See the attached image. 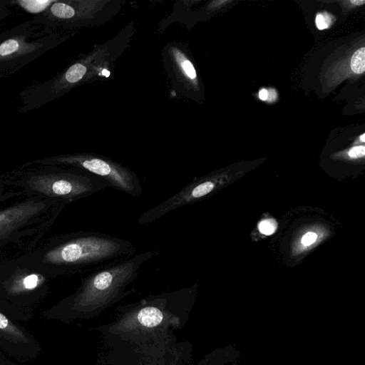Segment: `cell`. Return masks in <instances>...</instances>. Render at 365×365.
Instances as JSON below:
<instances>
[{"label":"cell","instance_id":"6da1fadb","mask_svg":"<svg viewBox=\"0 0 365 365\" xmlns=\"http://www.w3.org/2000/svg\"><path fill=\"white\" fill-rule=\"evenodd\" d=\"M135 251L127 240L100 232L76 231L43 239L35 249L21 256L52 279L90 273L127 259Z\"/></svg>","mask_w":365,"mask_h":365},{"label":"cell","instance_id":"7a4b0ae2","mask_svg":"<svg viewBox=\"0 0 365 365\" xmlns=\"http://www.w3.org/2000/svg\"><path fill=\"white\" fill-rule=\"evenodd\" d=\"M67 205L26 195L0 175V257L32 251L43 240Z\"/></svg>","mask_w":365,"mask_h":365},{"label":"cell","instance_id":"3957f363","mask_svg":"<svg viewBox=\"0 0 365 365\" xmlns=\"http://www.w3.org/2000/svg\"><path fill=\"white\" fill-rule=\"evenodd\" d=\"M6 174L9 182L22 190L26 195L66 205L108 187L95 175L61 165H21Z\"/></svg>","mask_w":365,"mask_h":365},{"label":"cell","instance_id":"277c9868","mask_svg":"<svg viewBox=\"0 0 365 365\" xmlns=\"http://www.w3.org/2000/svg\"><path fill=\"white\" fill-rule=\"evenodd\" d=\"M156 253L151 250L134 255L90 272L69 297L71 309L79 314L93 315L116 302L130 293L125 291L126 287L138 278L141 266Z\"/></svg>","mask_w":365,"mask_h":365},{"label":"cell","instance_id":"5b68a950","mask_svg":"<svg viewBox=\"0 0 365 365\" xmlns=\"http://www.w3.org/2000/svg\"><path fill=\"white\" fill-rule=\"evenodd\" d=\"M62 31H48L34 19L0 33V78H7L68 38Z\"/></svg>","mask_w":365,"mask_h":365},{"label":"cell","instance_id":"8992f818","mask_svg":"<svg viewBox=\"0 0 365 365\" xmlns=\"http://www.w3.org/2000/svg\"><path fill=\"white\" fill-rule=\"evenodd\" d=\"M45 165L71 167L85 170L103 180L108 187L133 197H139L143 187L139 177L128 168L91 153H69L53 155L27 162L23 165Z\"/></svg>","mask_w":365,"mask_h":365},{"label":"cell","instance_id":"52a82bcc","mask_svg":"<svg viewBox=\"0 0 365 365\" xmlns=\"http://www.w3.org/2000/svg\"><path fill=\"white\" fill-rule=\"evenodd\" d=\"M51 277L32 267L23 257H0V293L10 298H19L46 290Z\"/></svg>","mask_w":365,"mask_h":365},{"label":"cell","instance_id":"ba28073f","mask_svg":"<svg viewBox=\"0 0 365 365\" xmlns=\"http://www.w3.org/2000/svg\"><path fill=\"white\" fill-rule=\"evenodd\" d=\"M177 66L182 76L188 81L196 83L197 73L192 62L179 49L174 48L172 51Z\"/></svg>","mask_w":365,"mask_h":365},{"label":"cell","instance_id":"9c48e42d","mask_svg":"<svg viewBox=\"0 0 365 365\" xmlns=\"http://www.w3.org/2000/svg\"><path fill=\"white\" fill-rule=\"evenodd\" d=\"M54 0H35V1H26V0H11V6L18 5L24 10L29 13L36 14L38 15L46 10Z\"/></svg>","mask_w":365,"mask_h":365},{"label":"cell","instance_id":"30bf717a","mask_svg":"<svg viewBox=\"0 0 365 365\" xmlns=\"http://www.w3.org/2000/svg\"><path fill=\"white\" fill-rule=\"evenodd\" d=\"M0 330L16 338L18 340L26 342V339L24 334L14 324L0 312Z\"/></svg>","mask_w":365,"mask_h":365},{"label":"cell","instance_id":"8fae6325","mask_svg":"<svg viewBox=\"0 0 365 365\" xmlns=\"http://www.w3.org/2000/svg\"><path fill=\"white\" fill-rule=\"evenodd\" d=\"M351 68L356 73H363L365 71V48L357 49L351 58Z\"/></svg>","mask_w":365,"mask_h":365},{"label":"cell","instance_id":"7c38bea8","mask_svg":"<svg viewBox=\"0 0 365 365\" xmlns=\"http://www.w3.org/2000/svg\"><path fill=\"white\" fill-rule=\"evenodd\" d=\"M277 227V223L274 219L263 220L258 225L259 232L266 235L273 234L275 232Z\"/></svg>","mask_w":365,"mask_h":365},{"label":"cell","instance_id":"4fadbf2b","mask_svg":"<svg viewBox=\"0 0 365 365\" xmlns=\"http://www.w3.org/2000/svg\"><path fill=\"white\" fill-rule=\"evenodd\" d=\"M315 22L319 30L327 29L331 24V15L327 12L318 13L316 16Z\"/></svg>","mask_w":365,"mask_h":365},{"label":"cell","instance_id":"5bb4252c","mask_svg":"<svg viewBox=\"0 0 365 365\" xmlns=\"http://www.w3.org/2000/svg\"><path fill=\"white\" fill-rule=\"evenodd\" d=\"M11 0H0V24L11 14Z\"/></svg>","mask_w":365,"mask_h":365},{"label":"cell","instance_id":"9a60e30c","mask_svg":"<svg viewBox=\"0 0 365 365\" xmlns=\"http://www.w3.org/2000/svg\"><path fill=\"white\" fill-rule=\"evenodd\" d=\"M364 155L365 147L364 145L354 147L349 152V155L352 158H361L364 157Z\"/></svg>","mask_w":365,"mask_h":365},{"label":"cell","instance_id":"2e32d148","mask_svg":"<svg viewBox=\"0 0 365 365\" xmlns=\"http://www.w3.org/2000/svg\"><path fill=\"white\" fill-rule=\"evenodd\" d=\"M317 239V235L314 232H307L306 233L302 239V243L304 246H308L315 242Z\"/></svg>","mask_w":365,"mask_h":365},{"label":"cell","instance_id":"e0dca14e","mask_svg":"<svg viewBox=\"0 0 365 365\" xmlns=\"http://www.w3.org/2000/svg\"><path fill=\"white\" fill-rule=\"evenodd\" d=\"M268 91L267 90L263 88L260 90L259 92V98L262 101H266L268 98Z\"/></svg>","mask_w":365,"mask_h":365},{"label":"cell","instance_id":"ac0fdd59","mask_svg":"<svg viewBox=\"0 0 365 365\" xmlns=\"http://www.w3.org/2000/svg\"><path fill=\"white\" fill-rule=\"evenodd\" d=\"M350 2L354 5H356V6H359V5H362L365 3V1L364 0H351L350 1Z\"/></svg>","mask_w":365,"mask_h":365},{"label":"cell","instance_id":"d6986e66","mask_svg":"<svg viewBox=\"0 0 365 365\" xmlns=\"http://www.w3.org/2000/svg\"><path fill=\"white\" fill-rule=\"evenodd\" d=\"M360 140L361 142H365V134L363 133L361 136H360Z\"/></svg>","mask_w":365,"mask_h":365}]
</instances>
